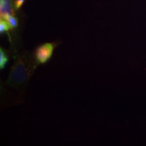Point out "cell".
<instances>
[{"mask_svg": "<svg viewBox=\"0 0 146 146\" xmlns=\"http://www.w3.org/2000/svg\"><path fill=\"white\" fill-rule=\"evenodd\" d=\"M38 66L34 58L17 57L14 61L6 84L16 89L24 87L28 83Z\"/></svg>", "mask_w": 146, "mask_h": 146, "instance_id": "6da1fadb", "label": "cell"}, {"mask_svg": "<svg viewBox=\"0 0 146 146\" xmlns=\"http://www.w3.org/2000/svg\"><path fill=\"white\" fill-rule=\"evenodd\" d=\"M54 48V44L52 43H46L38 47L34 56L37 64H43L48 62L52 56Z\"/></svg>", "mask_w": 146, "mask_h": 146, "instance_id": "7a4b0ae2", "label": "cell"}, {"mask_svg": "<svg viewBox=\"0 0 146 146\" xmlns=\"http://www.w3.org/2000/svg\"><path fill=\"white\" fill-rule=\"evenodd\" d=\"M0 13L1 19H3L8 15H14L9 0H0Z\"/></svg>", "mask_w": 146, "mask_h": 146, "instance_id": "3957f363", "label": "cell"}, {"mask_svg": "<svg viewBox=\"0 0 146 146\" xmlns=\"http://www.w3.org/2000/svg\"><path fill=\"white\" fill-rule=\"evenodd\" d=\"M9 56L7 52L2 48L0 49V69L3 70L5 68L7 64L9 62Z\"/></svg>", "mask_w": 146, "mask_h": 146, "instance_id": "277c9868", "label": "cell"}, {"mask_svg": "<svg viewBox=\"0 0 146 146\" xmlns=\"http://www.w3.org/2000/svg\"><path fill=\"white\" fill-rule=\"evenodd\" d=\"M8 22L11 29H13L18 26V21L17 19L13 15H8L3 18Z\"/></svg>", "mask_w": 146, "mask_h": 146, "instance_id": "5b68a950", "label": "cell"}, {"mask_svg": "<svg viewBox=\"0 0 146 146\" xmlns=\"http://www.w3.org/2000/svg\"><path fill=\"white\" fill-rule=\"evenodd\" d=\"M11 29L8 22L3 19H1L0 20V33L1 34L6 31H9Z\"/></svg>", "mask_w": 146, "mask_h": 146, "instance_id": "8992f818", "label": "cell"}, {"mask_svg": "<svg viewBox=\"0 0 146 146\" xmlns=\"http://www.w3.org/2000/svg\"><path fill=\"white\" fill-rule=\"evenodd\" d=\"M25 0H16L15 3V7L16 9H18L21 7L23 5Z\"/></svg>", "mask_w": 146, "mask_h": 146, "instance_id": "52a82bcc", "label": "cell"}]
</instances>
